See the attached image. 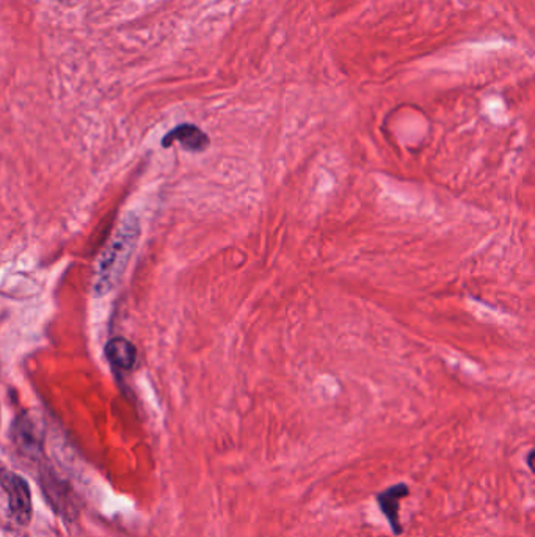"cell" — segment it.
<instances>
[{
    "label": "cell",
    "mask_w": 535,
    "mask_h": 537,
    "mask_svg": "<svg viewBox=\"0 0 535 537\" xmlns=\"http://www.w3.org/2000/svg\"><path fill=\"white\" fill-rule=\"evenodd\" d=\"M532 455H534V451L529 453V458H527V465H529V468L532 470Z\"/></svg>",
    "instance_id": "6"
},
{
    "label": "cell",
    "mask_w": 535,
    "mask_h": 537,
    "mask_svg": "<svg viewBox=\"0 0 535 537\" xmlns=\"http://www.w3.org/2000/svg\"><path fill=\"white\" fill-rule=\"evenodd\" d=\"M105 357L118 369H131L137 361V349L126 338H113L107 342Z\"/></svg>",
    "instance_id": "5"
},
{
    "label": "cell",
    "mask_w": 535,
    "mask_h": 537,
    "mask_svg": "<svg viewBox=\"0 0 535 537\" xmlns=\"http://www.w3.org/2000/svg\"><path fill=\"white\" fill-rule=\"evenodd\" d=\"M0 486L8 496V507L19 525L27 526L32 520V493L27 481L15 472L0 468Z\"/></svg>",
    "instance_id": "2"
},
{
    "label": "cell",
    "mask_w": 535,
    "mask_h": 537,
    "mask_svg": "<svg viewBox=\"0 0 535 537\" xmlns=\"http://www.w3.org/2000/svg\"><path fill=\"white\" fill-rule=\"evenodd\" d=\"M173 143H179L184 150L191 153H201L209 146L211 140H209L207 134L202 129H200L198 126L184 123V124L176 126L174 129H172L164 138H162V146L168 148Z\"/></svg>",
    "instance_id": "3"
},
{
    "label": "cell",
    "mask_w": 535,
    "mask_h": 537,
    "mask_svg": "<svg viewBox=\"0 0 535 537\" xmlns=\"http://www.w3.org/2000/svg\"><path fill=\"white\" fill-rule=\"evenodd\" d=\"M138 236V219L134 214H127L121 220L110 242L104 248V252L101 253L93 281V292L96 297H103V295L108 294L117 286L129 259H131Z\"/></svg>",
    "instance_id": "1"
},
{
    "label": "cell",
    "mask_w": 535,
    "mask_h": 537,
    "mask_svg": "<svg viewBox=\"0 0 535 537\" xmlns=\"http://www.w3.org/2000/svg\"><path fill=\"white\" fill-rule=\"evenodd\" d=\"M408 487L405 484H397L392 486L388 490H383L382 493L377 495V503L380 506L383 515L386 517V520L392 528V533L396 536L402 534V525L399 522V505H401V500L404 496L408 495Z\"/></svg>",
    "instance_id": "4"
}]
</instances>
